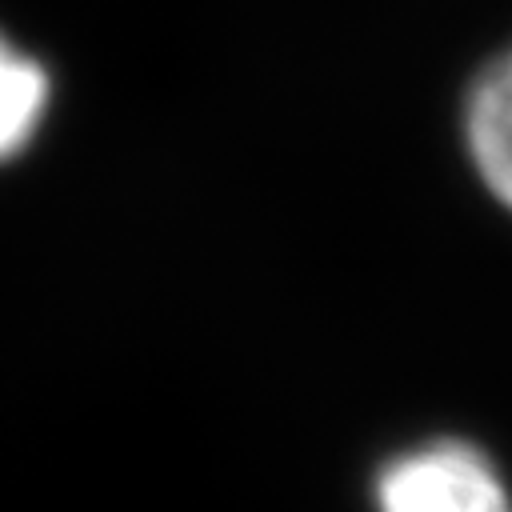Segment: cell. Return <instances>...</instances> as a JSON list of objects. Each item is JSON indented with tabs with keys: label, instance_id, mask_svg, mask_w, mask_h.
Masks as SVG:
<instances>
[{
	"label": "cell",
	"instance_id": "1",
	"mask_svg": "<svg viewBox=\"0 0 512 512\" xmlns=\"http://www.w3.org/2000/svg\"><path fill=\"white\" fill-rule=\"evenodd\" d=\"M380 512H512V496L484 452L440 440L396 456L376 484Z\"/></svg>",
	"mask_w": 512,
	"mask_h": 512
},
{
	"label": "cell",
	"instance_id": "2",
	"mask_svg": "<svg viewBox=\"0 0 512 512\" xmlns=\"http://www.w3.org/2000/svg\"><path fill=\"white\" fill-rule=\"evenodd\" d=\"M464 132L476 172L512 208V52L492 60L472 84Z\"/></svg>",
	"mask_w": 512,
	"mask_h": 512
},
{
	"label": "cell",
	"instance_id": "3",
	"mask_svg": "<svg viewBox=\"0 0 512 512\" xmlns=\"http://www.w3.org/2000/svg\"><path fill=\"white\" fill-rule=\"evenodd\" d=\"M48 104V76L0 36V160L20 152Z\"/></svg>",
	"mask_w": 512,
	"mask_h": 512
}]
</instances>
